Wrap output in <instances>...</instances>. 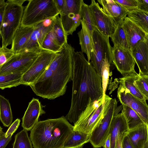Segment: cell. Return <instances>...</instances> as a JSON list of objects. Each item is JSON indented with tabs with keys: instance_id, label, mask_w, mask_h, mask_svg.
<instances>
[{
	"instance_id": "obj_20",
	"label": "cell",
	"mask_w": 148,
	"mask_h": 148,
	"mask_svg": "<svg viewBox=\"0 0 148 148\" xmlns=\"http://www.w3.org/2000/svg\"><path fill=\"white\" fill-rule=\"evenodd\" d=\"M125 133L133 148H148V125L144 124Z\"/></svg>"
},
{
	"instance_id": "obj_38",
	"label": "cell",
	"mask_w": 148,
	"mask_h": 148,
	"mask_svg": "<svg viewBox=\"0 0 148 148\" xmlns=\"http://www.w3.org/2000/svg\"><path fill=\"white\" fill-rule=\"evenodd\" d=\"M127 11L129 10L137 8V0H114Z\"/></svg>"
},
{
	"instance_id": "obj_5",
	"label": "cell",
	"mask_w": 148,
	"mask_h": 148,
	"mask_svg": "<svg viewBox=\"0 0 148 148\" xmlns=\"http://www.w3.org/2000/svg\"><path fill=\"white\" fill-rule=\"evenodd\" d=\"M24 10L21 25L34 27L60 14L54 0H29Z\"/></svg>"
},
{
	"instance_id": "obj_1",
	"label": "cell",
	"mask_w": 148,
	"mask_h": 148,
	"mask_svg": "<svg viewBox=\"0 0 148 148\" xmlns=\"http://www.w3.org/2000/svg\"><path fill=\"white\" fill-rule=\"evenodd\" d=\"M73 86L71 107L66 118L74 124L90 99L103 97L101 77L82 51H76L73 59Z\"/></svg>"
},
{
	"instance_id": "obj_21",
	"label": "cell",
	"mask_w": 148,
	"mask_h": 148,
	"mask_svg": "<svg viewBox=\"0 0 148 148\" xmlns=\"http://www.w3.org/2000/svg\"><path fill=\"white\" fill-rule=\"evenodd\" d=\"M34 27L21 25L14 33L12 40L11 50L15 54L22 51L27 43Z\"/></svg>"
},
{
	"instance_id": "obj_28",
	"label": "cell",
	"mask_w": 148,
	"mask_h": 148,
	"mask_svg": "<svg viewBox=\"0 0 148 148\" xmlns=\"http://www.w3.org/2000/svg\"><path fill=\"white\" fill-rule=\"evenodd\" d=\"M13 115L9 101L0 95V119L3 126H9L13 120Z\"/></svg>"
},
{
	"instance_id": "obj_35",
	"label": "cell",
	"mask_w": 148,
	"mask_h": 148,
	"mask_svg": "<svg viewBox=\"0 0 148 148\" xmlns=\"http://www.w3.org/2000/svg\"><path fill=\"white\" fill-rule=\"evenodd\" d=\"M27 132L23 129L15 135L12 148H33Z\"/></svg>"
},
{
	"instance_id": "obj_34",
	"label": "cell",
	"mask_w": 148,
	"mask_h": 148,
	"mask_svg": "<svg viewBox=\"0 0 148 148\" xmlns=\"http://www.w3.org/2000/svg\"><path fill=\"white\" fill-rule=\"evenodd\" d=\"M110 67V65L106 55L103 61L100 70L103 92L102 104L105 103V97L109 80Z\"/></svg>"
},
{
	"instance_id": "obj_48",
	"label": "cell",
	"mask_w": 148,
	"mask_h": 148,
	"mask_svg": "<svg viewBox=\"0 0 148 148\" xmlns=\"http://www.w3.org/2000/svg\"><path fill=\"white\" fill-rule=\"evenodd\" d=\"M3 132V129L0 126V137L2 134Z\"/></svg>"
},
{
	"instance_id": "obj_7",
	"label": "cell",
	"mask_w": 148,
	"mask_h": 148,
	"mask_svg": "<svg viewBox=\"0 0 148 148\" xmlns=\"http://www.w3.org/2000/svg\"><path fill=\"white\" fill-rule=\"evenodd\" d=\"M102 97L96 100L90 99L84 110L74 124L73 130L90 134L99 125L103 117Z\"/></svg>"
},
{
	"instance_id": "obj_23",
	"label": "cell",
	"mask_w": 148,
	"mask_h": 148,
	"mask_svg": "<svg viewBox=\"0 0 148 148\" xmlns=\"http://www.w3.org/2000/svg\"><path fill=\"white\" fill-rule=\"evenodd\" d=\"M90 135L73 130L67 138L64 148H82L89 142Z\"/></svg>"
},
{
	"instance_id": "obj_42",
	"label": "cell",
	"mask_w": 148,
	"mask_h": 148,
	"mask_svg": "<svg viewBox=\"0 0 148 148\" xmlns=\"http://www.w3.org/2000/svg\"><path fill=\"white\" fill-rule=\"evenodd\" d=\"M138 3L137 9L148 12V0H137Z\"/></svg>"
},
{
	"instance_id": "obj_36",
	"label": "cell",
	"mask_w": 148,
	"mask_h": 148,
	"mask_svg": "<svg viewBox=\"0 0 148 148\" xmlns=\"http://www.w3.org/2000/svg\"><path fill=\"white\" fill-rule=\"evenodd\" d=\"M134 84L140 92L148 99V75L138 74Z\"/></svg>"
},
{
	"instance_id": "obj_49",
	"label": "cell",
	"mask_w": 148,
	"mask_h": 148,
	"mask_svg": "<svg viewBox=\"0 0 148 148\" xmlns=\"http://www.w3.org/2000/svg\"><path fill=\"white\" fill-rule=\"evenodd\" d=\"M1 36V32H0V36Z\"/></svg>"
},
{
	"instance_id": "obj_13",
	"label": "cell",
	"mask_w": 148,
	"mask_h": 148,
	"mask_svg": "<svg viewBox=\"0 0 148 148\" xmlns=\"http://www.w3.org/2000/svg\"><path fill=\"white\" fill-rule=\"evenodd\" d=\"M89 7L96 27L103 35L110 37L117 27L114 21L104 12L102 8L95 0L91 1Z\"/></svg>"
},
{
	"instance_id": "obj_18",
	"label": "cell",
	"mask_w": 148,
	"mask_h": 148,
	"mask_svg": "<svg viewBox=\"0 0 148 148\" xmlns=\"http://www.w3.org/2000/svg\"><path fill=\"white\" fill-rule=\"evenodd\" d=\"M130 51L139 68V73L148 75V40L138 42Z\"/></svg>"
},
{
	"instance_id": "obj_24",
	"label": "cell",
	"mask_w": 148,
	"mask_h": 148,
	"mask_svg": "<svg viewBox=\"0 0 148 148\" xmlns=\"http://www.w3.org/2000/svg\"><path fill=\"white\" fill-rule=\"evenodd\" d=\"M82 28L77 33L82 52L86 54L88 61L90 62L92 50V37L84 22L81 20Z\"/></svg>"
},
{
	"instance_id": "obj_41",
	"label": "cell",
	"mask_w": 148,
	"mask_h": 148,
	"mask_svg": "<svg viewBox=\"0 0 148 148\" xmlns=\"http://www.w3.org/2000/svg\"><path fill=\"white\" fill-rule=\"evenodd\" d=\"M122 144L123 148H133L127 136L125 133L122 138Z\"/></svg>"
},
{
	"instance_id": "obj_6",
	"label": "cell",
	"mask_w": 148,
	"mask_h": 148,
	"mask_svg": "<svg viewBox=\"0 0 148 148\" xmlns=\"http://www.w3.org/2000/svg\"><path fill=\"white\" fill-rule=\"evenodd\" d=\"M103 108V117L101 123L90 134L89 142L94 148L103 147L110 134L113 119L122 109V106H117L116 99H112L106 95Z\"/></svg>"
},
{
	"instance_id": "obj_22",
	"label": "cell",
	"mask_w": 148,
	"mask_h": 148,
	"mask_svg": "<svg viewBox=\"0 0 148 148\" xmlns=\"http://www.w3.org/2000/svg\"><path fill=\"white\" fill-rule=\"evenodd\" d=\"M128 129L125 117L121 112L116 115L112 120L110 134L111 137V148H115L116 140L119 134L123 136Z\"/></svg>"
},
{
	"instance_id": "obj_10",
	"label": "cell",
	"mask_w": 148,
	"mask_h": 148,
	"mask_svg": "<svg viewBox=\"0 0 148 148\" xmlns=\"http://www.w3.org/2000/svg\"><path fill=\"white\" fill-rule=\"evenodd\" d=\"M57 54L42 50L31 66L23 75L21 84L29 86L34 84L46 71Z\"/></svg>"
},
{
	"instance_id": "obj_16",
	"label": "cell",
	"mask_w": 148,
	"mask_h": 148,
	"mask_svg": "<svg viewBox=\"0 0 148 148\" xmlns=\"http://www.w3.org/2000/svg\"><path fill=\"white\" fill-rule=\"evenodd\" d=\"M51 25L45 26L42 22L34 26V29L22 51L40 52L42 50V45L45 37L51 29Z\"/></svg>"
},
{
	"instance_id": "obj_45",
	"label": "cell",
	"mask_w": 148,
	"mask_h": 148,
	"mask_svg": "<svg viewBox=\"0 0 148 148\" xmlns=\"http://www.w3.org/2000/svg\"><path fill=\"white\" fill-rule=\"evenodd\" d=\"M103 147L104 148H111V137L110 134L105 140Z\"/></svg>"
},
{
	"instance_id": "obj_9",
	"label": "cell",
	"mask_w": 148,
	"mask_h": 148,
	"mask_svg": "<svg viewBox=\"0 0 148 148\" xmlns=\"http://www.w3.org/2000/svg\"><path fill=\"white\" fill-rule=\"evenodd\" d=\"M83 0H65L60 13L61 23L67 36L71 35L81 24V9Z\"/></svg>"
},
{
	"instance_id": "obj_4",
	"label": "cell",
	"mask_w": 148,
	"mask_h": 148,
	"mask_svg": "<svg viewBox=\"0 0 148 148\" xmlns=\"http://www.w3.org/2000/svg\"><path fill=\"white\" fill-rule=\"evenodd\" d=\"M25 0H8L0 28L2 47L12 44L14 35L21 25Z\"/></svg>"
},
{
	"instance_id": "obj_31",
	"label": "cell",
	"mask_w": 148,
	"mask_h": 148,
	"mask_svg": "<svg viewBox=\"0 0 148 148\" xmlns=\"http://www.w3.org/2000/svg\"><path fill=\"white\" fill-rule=\"evenodd\" d=\"M122 23L117 26L114 33L110 37L114 44V46L130 51L127 36Z\"/></svg>"
},
{
	"instance_id": "obj_29",
	"label": "cell",
	"mask_w": 148,
	"mask_h": 148,
	"mask_svg": "<svg viewBox=\"0 0 148 148\" xmlns=\"http://www.w3.org/2000/svg\"><path fill=\"white\" fill-rule=\"evenodd\" d=\"M122 112L124 115L130 130L134 129L145 124L138 114L132 109L123 104H122Z\"/></svg>"
},
{
	"instance_id": "obj_47",
	"label": "cell",
	"mask_w": 148,
	"mask_h": 148,
	"mask_svg": "<svg viewBox=\"0 0 148 148\" xmlns=\"http://www.w3.org/2000/svg\"><path fill=\"white\" fill-rule=\"evenodd\" d=\"M6 5V2L4 0H0V8L4 7Z\"/></svg>"
},
{
	"instance_id": "obj_33",
	"label": "cell",
	"mask_w": 148,
	"mask_h": 148,
	"mask_svg": "<svg viewBox=\"0 0 148 148\" xmlns=\"http://www.w3.org/2000/svg\"><path fill=\"white\" fill-rule=\"evenodd\" d=\"M62 47L57 42L53 32L51 29L47 34L43 41L42 50L58 53L60 51Z\"/></svg>"
},
{
	"instance_id": "obj_12",
	"label": "cell",
	"mask_w": 148,
	"mask_h": 148,
	"mask_svg": "<svg viewBox=\"0 0 148 148\" xmlns=\"http://www.w3.org/2000/svg\"><path fill=\"white\" fill-rule=\"evenodd\" d=\"M119 83L117 97L120 103L132 109L144 123L148 125V106L146 101H143L133 95L122 83Z\"/></svg>"
},
{
	"instance_id": "obj_14",
	"label": "cell",
	"mask_w": 148,
	"mask_h": 148,
	"mask_svg": "<svg viewBox=\"0 0 148 148\" xmlns=\"http://www.w3.org/2000/svg\"><path fill=\"white\" fill-rule=\"evenodd\" d=\"M112 52L113 64L123 76L136 73L134 69L136 63L130 51L113 46Z\"/></svg>"
},
{
	"instance_id": "obj_8",
	"label": "cell",
	"mask_w": 148,
	"mask_h": 148,
	"mask_svg": "<svg viewBox=\"0 0 148 148\" xmlns=\"http://www.w3.org/2000/svg\"><path fill=\"white\" fill-rule=\"evenodd\" d=\"M92 50L90 62L98 74L101 77V67L106 55L110 66L113 64L112 47L110 43L109 37L102 34L96 27L92 32Z\"/></svg>"
},
{
	"instance_id": "obj_2",
	"label": "cell",
	"mask_w": 148,
	"mask_h": 148,
	"mask_svg": "<svg viewBox=\"0 0 148 148\" xmlns=\"http://www.w3.org/2000/svg\"><path fill=\"white\" fill-rule=\"evenodd\" d=\"M75 52L74 48L68 43L62 47L45 72L29 86L37 95L53 99L65 94L67 83L72 79Z\"/></svg>"
},
{
	"instance_id": "obj_43",
	"label": "cell",
	"mask_w": 148,
	"mask_h": 148,
	"mask_svg": "<svg viewBox=\"0 0 148 148\" xmlns=\"http://www.w3.org/2000/svg\"><path fill=\"white\" fill-rule=\"evenodd\" d=\"M56 5L60 12L61 11L65 2V0H54Z\"/></svg>"
},
{
	"instance_id": "obj_40",
	"label": "cell",
	"mask_w": 148,
	"mask_h": 148,
	"mask_svg": "<svg viewBox=\"0 0 148 148\" xmlns=\"http://www.w3.org/2000/svg\"><path fill=\"white\" fill-rule=\"evenodd\" d=\"M5 133L3 132L0 137V148H5L12 139V135L7 137L5 136Z\"/></svg>"
},
{
	"instance_id": "obj_19",
	"label": "cell",
	"mask_w": 148,
	"mask_h": 148,
	"mask_svg": "<svg viewBox=\"0 0 148 148\" xmlns=\"http://www.w3.org/2000/svg\"><path fill=\"white\" fill-rule=\"evenodd\" d=\"M103 11L111 17L117 26L122 23L127 16V11L114 0H99Z\"/></svg>"
},
{
	"instance_id": "obj_30",
	"label": "cell",
	"mask_w": 148,
	"mask_h": 148,
	"mask_svg": "<svg viewBox=\"0 0 148 148\" xmlns=\"http://www.w3.org/2000/svg\"><path fill=\"white\" fill-rule=\"evenodd\" d=\"M51 26L58 44L62 47L67 43V36L64 32L59 15L52 19Z\"/></svg>"
},
{
	"instance_id": "obj_37",
	"label": "cell",
	"mask_w": 148,
	"mask_h": 148,
	"mask_svg": "<svg viewBox=\"0 0 148 148\" xmlns=\"http://www.w3.org/2000/svg\"><path fill=\"white\" fill-rule=\"evenodd\" d=\"M14 54L11 49L0 47V68Z\"/></svg>"
},
{
	"instance_id": "obj_27",
	"label": "cell",
	"mask_w": 148,
	"mask_h": 148,
	"mask_svg": "<svg viewBox=\"0 0 148 148\" xmlns=\"http://www.w3.org/2000/svg\"><path fill=\"white\" fill-rule=\"evenodd\" d=\"M138 76V74L136 73H132L119 78V82L122 83L133 95L143 101H146L148 99L142 94L134 84V81Z\"/></svg>"
},
{
	"instance_id": "obj_26",
	"label": "cell",
	"mask_w": 148,
	"mask_h": 148,
	"mask_svg": "<svg viewBox=\"0 0 148 148\" xmlns=\"http://www.w3.org/2000/svg\"><path fill=\"white\" fill-rule=\"evenodd\" d=\"M25 72L18 71L0 75V89L3 90L21 84L22 76Z\"/></svg>"
},
{
	"instance_id": "obj_11",
	"label": "cell",
	"mask_w": 148,
	"mask_h": 148,
	"mask_svg": "<svg viewBox=\"0 0 148 148\" xmlns=\"http://www.w3.org/2000/svg\"><path fill=\"white\" fill-rule=\"evenodd\" d=\"M40 52L24 51L15 54L0 68V75L18 71H26Z\"/></svg>"
},
{
	"instance_id": "obj_15",
	"label": "cell",
	"mask_w": 148,
	"mask_h": 148,
	"mask_svg": "<svg viewBox=\"0 0 148 148\" xmlns=\"http://www.w3.org/2000/svg\"><path fill=\"white\" fill-rule=\"evenodd\" d=\"M45 107L38 99H32L22 118L21 125L23 129L27 131L32 129L38 122L39 116L46 113L43 109Z\"/></svg>"
},
{
	"instance_id": "obj_39",
	"label": "cell",
	"mask_w": 148,
	"mask_h": 148,
	"mask_svg": "<svg viewBox=\"0 0 148 148\" xmlns=\"http://www.w3.org/2000/svg\"><path fill=\"white\" fill-rule=\"evenodd\" d=\"M21 121L19 119H17L11 124L5 133V136L7 137L10 135H12L18 128Z\"/></svg>"
},
{
	"instance_id": "obj_44",
	"label": "cell",
	"mask_w": 148,
	"mask_h": 148,
	"mask_svg": "<svg viewBox=\"0 0 148 148\" xmlns=\"http://www.w3.org/2000/svg\"><path fill=\"white\" fill-rule=\"evenodd\" d=\"M122 136L119 134L116 139L115 148H123L122 144Z\"/></svg>"
},
{
	"instance_id": "obj_25",
	"label": "cell",
	"mask_w": 148,
	"mask_h": 148,
	"mask_svg": "<svg viewBox=\"0 0 148 148\" xmlns=\"http://www.w3.org/2000/svg\"><path fill=\"white\" fill-rule=\"evenodd\" d=\"M127 17L148 34V12L137 8L127 10Z\"/></svg>"
},
{
	"instance_id": "obj_46",
	"label": "cell",
	"mask_w": 148,
	"mask_h": 148,
	"mask_svg": "<svg viewBox=\"0 0 148 148\" xmlns=\"http://www.w3.org/2000/svg\"><path fill=\"white\" fill-rule=\"evenodd\" d=\"M5 6L0 8V30L4 15Z\"/></svg>"
},
{
	"instance_id": "obj_3",
	"label": "cell",
	"mask_w": 148,
	"mask_h": 148,
	"mask_svg": "<svg viewBox=\"0 0 148 148\" xmlns=\"http://www.w3.org/2000/svg\"><path fill=\"white\" fill-rule=\"evenodd\" d=\"M73 127L64 116L39 121L30 130L29 138L34 148H64Z\"/></svg>"
},
{
	"instance_id": "obj_32",
	"label": "cell",
	"mask_w": 148,
	"mask_h": 148,
	"mask_svg": "<svg viewBox=\"0 0 148 148\" xmlns=\"http://www.w3.org/2000/svg\"><path fill=\"white\" fill-rule=\"evenodd\" d=\"M80 12L81 19L92 37V32L96 27L89 5L85 3L83 1L81 4Z\"/></svg>"
},
{
	"instance_id": "obj_17",
	"label": "cell",
	"mask_w": 148,
	"mask_h": 148,
	"mask_svg": "<svg viewBox=\"0 0 148 148\" xmlns=\"http://www.w3.org/2000/svg\"><path fill=\"white\" fill-rule=\"evenodd\" d=\"M122 24L127 36L130 51L138 42L148 40V34L127 16L124 18Z\"/></svg>"
}]
</instances>
